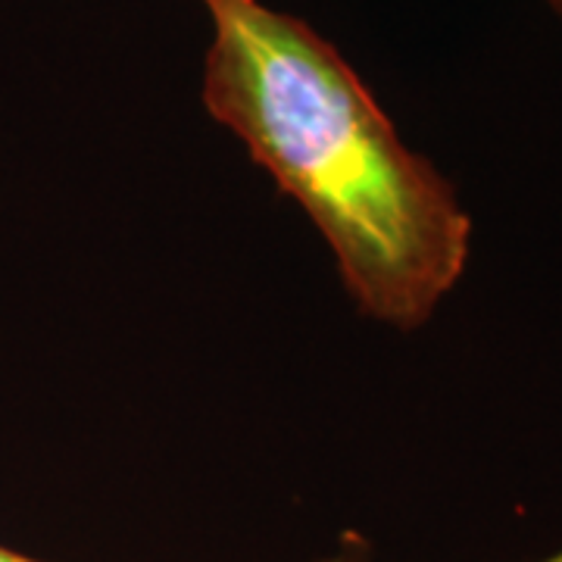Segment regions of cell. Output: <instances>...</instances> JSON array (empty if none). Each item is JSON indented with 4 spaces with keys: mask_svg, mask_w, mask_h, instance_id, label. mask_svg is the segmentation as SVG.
Returning <instances> with one entry per match:
<instances>
[{
    "mask_svg": "<svg viewBox=\"0 0 562 562\" xmlns=\"http://www.w3.org/2000/svg\"><path fill=\"white\" fill-rule=\"evenodd\" d=\"M550 562H562V553H560V557H553V560H550Z\"/></svg>",
    "mask_w": 562,
    "mask_h": 562,
    "instance_id": "obj_5",
    "label": "cell"
},
{
    "mask_svg": "<svg viewBox=\"0 0 562 562\" xmlns=\"http://www.w3.org/2000/svg\"><path fill=\"white\" fill-rule=\"evenodd\" d=\"M210 3H216V0H203V7H210Z\"/></svg>",
    "mask_w": 562,
    "mask_h": 562,
    "instance_id": "obj_4",
    "label": "cell"
},
{
    "mask_svg": "<svg viewBox=\"0 0 562 562\" xmlns=\"http://www.w3.org/2000/svg\"><path fill=\"white\" fill-rule=\"evenodd\" d=\"M543 3H547V10H550V13L557 16V22L562 25V0H543Z\"/></svg>",
    "mask_w": 562,
    "mask_h": 562,
    "instance_id": "obj_3",
    "label": "cell"
},
{
    "mask_svg": "<svg viewBox=\"0 0 562 562\" xmlns=\"http://www.w3.org/2000/svg\"><path fill=\"white\" fill-rule=\"evenodd\" d=\"M0 562H44V560H35V557H29V553H20V550H13V547L0 543Z\"/></svg>",
    "mask_w": 562,
    "mask_h": 562,
    "instance_id": "obj_2",
    "label": "cell"
},
{
    "mask_svg": "<svg viewBox=\"0 0 562 562\" xmlns=\"http://www.w3.org/2000/svg\"><path fill=\"white\" fill-rule=\"evenodd\" d=\"M203 106L316 222L366 316L416 331L460 284L472 220L341 50L262 0L206 7Z\"/></svg>",
    "mask_w": 562,
    "mask_h": 562,
    "instance_id": "obj_1",
    "label": "cell"
}]
</instances>
